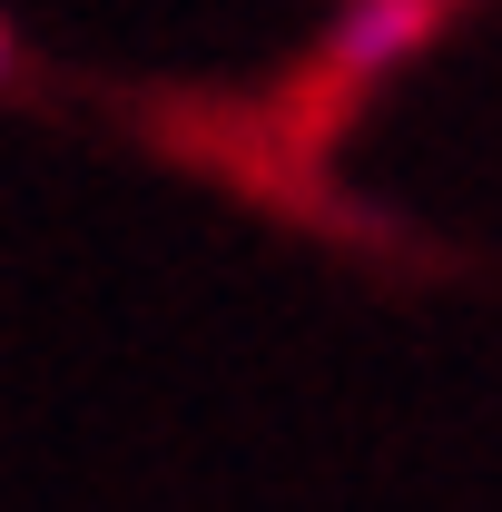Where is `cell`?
Returning <instances> with one entry per match:
<instances>
[{"label":"cell","mask_w":502,"mask_h":512,"mask_svg":"<svg viewBox=\"0 0 502 512\" xmlns=\"http://www.w3.org/2000/svg\"><path fill=\"white\" fill-rule=\"evenodd\" d=\"M424 30H434V0H355V10L335 20V40H325V79L365 89V79H384V69L414 60Z\"/></svg>","instance_id":"cell-1"},{"label":"cell","mask_w":502,"mask_h":512,"mask_svg":"<svg viewBox=\"0 0 502 512\" xmlns=\"http://www.w3.org/2000/svg\"><path fill=\"white\" fill-rule=\"evenodd\" d=\"M10 79H20V50H10V30H0V89H10Z\"/></svg>","instance_id":"cell-2"}]
</instances>
